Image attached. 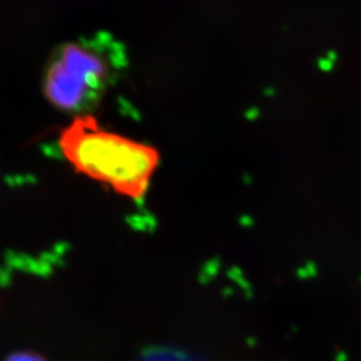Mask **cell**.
<instances>
[{
    "instance_id": "cell-1",
    "label": "cell",
    "mask_w": 361,
    "mask_h": 361,
    "mask_svg": "<svg viewBox=\"0 0 361 361\" xmlns=\"http://www.w3.org/2000/svg\"><path fill=\"white\" fill-rule=\"evenodd\" d=\"M59 146L80 174L131 200L147 193L161 162L154 146L104 129L91 114L78 116L62 131Z\"/></svg>"
},
{
    "instance_id": "cell-3",
    "label": "cell",
    "mask_w": 361,
    "mask_h": 361,
    "mask_svg": "<svg viewBox=\"0 0 361 361\" xmlns=\"http://www.w3.org/2000/svg\"><path fill=\"white\" fill-rule=\"evenodd\" d=\"M6 361H46L43 357L32 353H15Z\"/></svg>"
},
{
    "instance_id": "cell-2",
    "label": "cell",
    "mask_w": 361,
    "mask_h": 361,
    "mask_svg": "<svg viewBox=\"0 0 361 361\" xmlns=\"http://www.w3.org/2000/svg\"><path fill=\"white\" fill-rule=\"evenodd\" d=\"M113 78L110 61L79 43L62 46L46 71L43 90L59 110L87 116L99 104Z\"/></svg>"
}]
</instances>
